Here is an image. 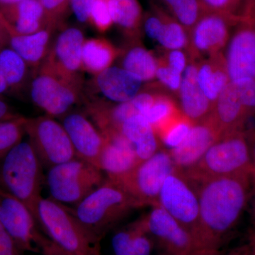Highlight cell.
Instances as JSON below:
<instances>
[{
	"label": "cell",
	"mask_w": 255,
	"mask_h": 255,
	"mask_svg": "<svg viewBox=\"0 0 255 255\" xmlns=\"http://www.w3.org/2000/svg\"><path fill=\"white\" fill-rule=\"evenodd\" d=\"M26 117L20 116L18 118L0 122V162L26 135L25 130Z\"/></svg>",
	"instance_id": "35"
},
{
	"label": "cell",
	"mask_w": 255,
	"mask_h": 255,
	"mask_svg": "<svg viewBox=\"0 0 255 255\" xmlns=\"http://www.w3.org/2000/svg\"><path fill=\"white\" fill-rule=\"evenodd\" d=\"M120 52L106 38L85 39L82 48V70L95 76L112 66Z\"/></svg>",
	"instance_id": "29"
},
{
	"label": "cell",
	"mask_w": 255,
	"mask_h": 255,
	"mask_svg": "<svg viewBox=\"0 0 255 255\" xmlns=\"http://www.w3.org/2000/svg\"><path fill=\"white\" fill-rule=\"evenodd\" d=\"M120 50V67L143 82L155 78L158 60L140 43L139 38L129 40L127 46Z\"/></svg>",
	"instance_id": "27"
},
{
	"label": "cell",
	"mask_w": 255,
	"mask_h": 255,
	"mask_svg": "<svg viewBox=\"0 0 255 255\" xmlns=\"http://www.w3.org/2000/svg\"><path fill=\"white\" fill-rule=\"evenodd\" d=\"M158 206L162 208L194 240L203 251L199 216V201L195 186L179 169L169 174L159 193Z\"/></svg>",
	"instance_id": "8"
},
{
	"label": "cell",
	"mask_w": 255,
	"mask_h": 255,
	"mask_svg": "<svg viewBox=\"0 0 255 255\" xmlns=\"http://www.w3.org/2000/svg\"><path fill=\"white\" fill-rule=\"evenodd\" d=\"M201 1L206 11H216L241 16L237 14L241 0H201Z\"/></svg>",
	"instance_id": "40"
},
{
	"label": "cell",
	"mask_w": 255,
	"mask_h": 255,
	"mask_svg": "<svg viewBox=\"0 0 255 255\" xmlns=\"http://www.w3.org/2000/svg\"><path fill=\"white\" fill-rule=\"evenodd\" d=\"M156 42L166 50L185 49L187 51L189 46V32L164 11L163 23Z\"/></svg>",
	"instance_id": "32"
},
{
	"label": "cell",
	"mask_w": 255,
	"mask_h": 255,
	"mask_svg": "<svg viewBox=\"0 0 255 255\" xmlns=\"http://www.w3.org/2000/svg\"><path fill=\"white\" fill-rule=\"evenodd\" d=\"M83 31L75 26L63 28L52 42L46 59L42 63L60 78L83 87L82 48Z\"/></svg>",
	"instance_id": "14"
},
{
	"label": "cell",
	"mask_w": 255,
	"mask_h": 255,
	"mask_svg": "<svg viewBox=\"0 0 255 255\" xmlns=\"http://www.w3.org/2000/svg\"><path fill=\"white\" fill-rule=\"evenodd\" d=\"M142 218L157 255H202L191 235L160 206Z\"/></svg>",
	"instance_id": "13"
},
{
	"label": "cell",
	"mask_w": 255,
	"mask_h": 255,
	"mask_svg": "<svg viewBox=\"0 0 255 255\" xmlns=\"http://www.w3.org/2000/svg\"><path fill=\"white\" fill-rule=\"evenodd\" d=\"M6 46H9V35L5 26L4 19L0 14V50Z\"/></svg>",
	"instance_id": "45"
},
{
	"label": "cell",
	"mask_w": 255,
	"mask_h": 255,
	"mask_svg": "<svg viewBox=\"0 0 255 255\" xmlns=\"http://www.w3.org/2000/svg\"><path fill=\"white\" fill-rule=\"evenodd\" d=\"M36 218L43 232L63 255H102V240L88 231L63 204L42 197Z\"/></svg>",
	"instance_id": "2"
},
{
	"label": "cell",
	"mask_w": 255,
	"mask_h": 255,
	"mask_svg": "<svg viewBox=\"0 0 255 255\" xmlns=\"http://www.w3.org/2000/svg\"><path fill=\"white\" fill-rule=\"evenodd\" d=\"M0 14L6 29L18 34H32L48 25L40 0H25L17 4L0 6Z\"/></svg>",
	"instance_id": "21"
},
{
	"label": "cell",
	"mask_w": 255,
	"mask_h": 255,
	"mask_svg": "<svg viewBox=\"0 0 255 255\" xmlns=\"http://www.w3.org/2000/svg\"><path fill=\"white\" fill-rule=\"evenodd\" d=\"M192 124L182 112L156 130L159 140L169 150L180 145L190 131Z\"/></svg>",
	"instance_id": "33"
},
{
	"label": "cell",
	"mask_w": 255,
	"mask_h": 255,
	"mask_svg": "<svg viewBox=\"0 0 255 255\" xmlns=\"http://www.w3.org/2000/svg\"><path fill=\"white\" fill-rule=\"evenodd\" d=\"M20 116L15 113L2 97H0V122L18 118Z\"/></svg>",
	"instance_id": "44"
},
{
	"label": "cell",
	"mask_w": 255,
	"mask_h": 255,
	"mask_svg": "<svg viewBox=\"0 0 255 255\" xmlns=\"http://www.w3.org/2000/svg\"><path fill=\"white\" fill-rule=\"evenodd\" d=\"M103 173L94 164L75 157L48 169L47 187L53 200L77 205L103 184Z\"/></svg>",
	"instance_id": "6"
},
{
	"label": "cell",
	"mask_w": 255,
	"mask_h": 255,
	"mask_svg": "<svg viewBox=\"0 0 255 255\" xmlns=\"http://www.w3.org/2000/svg\"><path fill=\"white\" fill-rule=\"evenodd\" d=\"M22 253L0 221V255H21Z\"/></svg>",
	"instance_id": "43"
},
{
	"label": "cell",
	"mask_w": 255,
	"mask_h": 255,
	"mask_svg": "<svg viewBox=\"0 0 255 255\" xmlns=\"http://www.w3.org/2000/svg\"><path fill=\"white\" fill-rule=\"evenodd\" d=\"M182 74L178 95L180 111L191 124L204 122L211 117L213 105L201 90L197 81V62L189 60Z\"/></svg>",
	"instance_id": "20"
},
{
	"label": "cell",
	"mask_w": 255,
	"mask_h": 255,
	"mask_svg": "<svg viewBox=\"0 0 255 255\" xmlns=\"http://www.w3.org/2000/svg\"><path fill=\"white\" fill-rule=\"evenodd\" d=\"M237 90L247 116L255 112V79H245L232 82Z\"/></svg>",
	"instance_id": "38"
},
{
	"label": "cell",
	"mask_w": 255,
	"mask_h": 255,
	"mask_svg": "<svg viewBox=\"0 0 255 255\" xmlns=\"http://www.w3.org/2000/svg\"><path fill=\"white\" fill-rule=\"evenodd\" d=\"M43 167L29 141H21L0 162V188L18 199L37 220Z\"/></svg>",
	"instance_id": "3"
},
{
	"label": "cell",
	"mask_w": 255,
	"mask_h": 255,
	"mask_svg": "<svg viewBox=\"0 0 255 255\" xmlns=\"http://www.w3.org/2000/svg\"><path fill=\"white\" fill-rule=\"evenodd\" d=\"M253 196V227L250 233V243L248 246L255 255V189Z\"/></svg>",
	"instance_id": "46"
},
{
	"label": "cell",
	"mask_w": 255,
	"mask_h": 255,
	"mask_svg": "<svg viewBox=\"0 0 255 255\" xmlns=\"http://www.w3.org/2000/svg\"><path fill=\"white\" fill-rule=\"evenodd\" d=\"M95 0H70L71 7L75 18L83 24L90 23V14Z\"/></svg>",
	"instance_id": "42"
},
{
	"label": "cell",
	"mask_w": 255,
	"mask_h": 255,
	"mask_svg": "<svg viewBox=\"0 0 255 255\" xmlns=\"http://www.w3.org/2000/svg\"><path fill=\"white\" fill-rule=\"evenodd\" d=\"M70 0H40L46 13L47 22L60 27L70 6Z\"/></svg>",
	"instance_id": "39"
},
{
	"label": "cell",
	"mask_w": 255,
	"mask_h": 255,
	"mask_svg": "<svg viewBox=\"0 0 255 255\" xmlns=\"http://www.w3.org/2000/svg\"><path fill=\"white\" fill-rule=\"evenodd\" d=\"M197 62V81L210 102H214L230 82L222 53L210 55Z\"/></svg>",
	"instance_id": "26"
},
{
	"label": "cell",
	"mask_w": 255,
	"mask_h": 255,
	"mask_svg": "<svg viewBox=\"0 0 255 255\" xmlns=\"http://www.w3.org/2000/svg\"><path fill=\"white\" fill-rule=\"evenodd\" d=\"M109 5L114 24L129 40L140 38L144 14L138 0H109Z\"/></svg>",
	"instance_id": "30"
},
{
	"label": "cell",
	"mask_w": 255,
	"mask_h": 255,
	"mask_svg": "<svg viewBox=\"0 0 255 255\" xmlns=\"http://www.w3.org/2000/svg\"><path fill=\"white\" fill-rule=\"evenodd\" d=\"M242 16L206 11L189 31V60L199 61L203 57L221 53L231 38V28Z\"/></svg>",
	"instance_id": "12"
},
{
	"label": "cell",
	"mask_w": 255,
	"mask_h": 255,
	"mask_svg": "<svg viewBox=\"0 0 255 255\" xmlns=\"http://www.w3.org/2000/svg\"><path fill=\"white\" fill-rule=\"evenodd\" d=\"M0 71L6 80L9 93L21 95L28 89L33 71L21 55L9 46L0 50Z\"/></svg>",
	"instance_id": "28"
},
{
	"label": "cell",
	"mask_w": 255,
	"mask_h": 255,
	"mask_svg": "<svg viewBox=\"0 0 255 255\" xmlns=\"http://www.w3.org/2000/svg\"><path fill=\"white\" fill-rule=\"evenodd\" d=\"M153 4L190 31L199 18L206 12L201 0H155Z\"/></svg>",
	"instance_id": "31"
},
{
	"label": "cell",
	"mask_w": 255,
	"mask_h": 255,
	"mask_svg": "<svg viewBox=\"0 0 255 255\" xmlns=\"http://www.w3.org/2000/svg\"><path fill=\"white\" fill-rule=\"evenodd\" d=\"M244 16L251 21L255 29V2L253 0H248Z\"/></svg>",
	"instance_id": "47"
},
{
	"label": "cell",
	"mask_w": 255,
	"mask_h": 255,
	"mask_svg": "<svg viewBox=\"0 0 255 255\" xmlns=\"http://www.w3.org/2000/svg\"><path fill=\"white\" fill-rule=\"evenodd\" d=\"M157 60L158 65L156 70L155 78H157L159 83L165 87L169 91L178 95L182 82V74L177 73L169 67L162 58H160Z\"/></svg>",
	"instance_id": "37"
},
{
	"label": "cell",
	"mask_w": 255,
	"mask_h": 255,
	"mask_svg": "<svg viewBox=\"0 0 255 255\" xmlns=\"http://www.w3.org/2000/svg\"><path fill=\"white\" fill-rule=\"evenodd\" d=\"M141 208L135 199L109 179L71 210L88 231L101 240L134 209Z\"/></svg>",
	"instance_id": "4"
},
{
	"label": "cell",
	"mask_w": 255,
	"mask_h": 255,
	"mask_svg": "<svg viewBox=\"0 0 255 255\" xmlns=\"http://www.w3.org/2000/svg\"><path fill=\"white\" fill-rule=\"evenodd\" d=\"M32 102L53 118L63 117L83 100V87L60 78L42 65L32 76L29 87Z\"/></svg>",
	"instance_id": "10"
},
{
	"label": "cell",
	"mask_w": 255,
	"mask_h": 255,
	"mask_svg": "<svg viewBox=\"0 0 255 255\" xmlns=\"http://www.w3.org/2000/svg\"><path fill=\"white\" fill-rule=\"evenodd\" d=\"M228 42L226 70L230 82L255 79V29L246 16Z\"/></svg>",
	"instance_id": "16"
},
{
	"label": "cell",
	"mask_w": 255,
	"mask_h": 255,
	"mask_svg": "<svg viewBox=\"0 0 255 255\" xmlns=\"http://www.w3.org/2000/svg\"><path fill=\"white\" fill-rule=\"evenodd\" d=\"M253 177H254L255 180V173L253 174Z\"/></svg>",
	"instance_id": "52"
},
{
	"label": "cell",
	"mask_w": 255,
	"mask_h": 255,
	"mask_svg": "<svg viewBox=\"0 0 255 255\" xmlns=\"http://www.w3.org/2000/svg\"><path fill=\"white\" fill-rule=\"evenodd\" d=\"M228 255H255L249 246L241 247L230 253Z\"/></svg>",
	"instance_id": "48"
},
{
	"label": "cell",
	"mask_w": 255,
	"mask_h": 255,
	"mask_svg": "<svg viewBox=\"0 0 255 255\" xmlns=\"http://www.w3.org/2000/svg\"><path fill=\"white\" fill-rule=\"evenodd\" d=\"M176 169L169 151L159 149L122 177L107 179L123 188L141 207H152L158 206L159 193L164 181Z\"/></svg>",
	"instance_id": "9"
},
{
	"label": "cell",
	"mask_w": 255,
	"mask_h": 255,
	"mask_svg": "<svg viewBox=\"0 0 255 255\" xmlns=\"http://www.w3.org/2000/svg\"><path fill=\"white\" fill-rule=\"evenodd\" d=\"M0 221L22 252L63 255L46 235L30 210L0 188Z\"/></svg>",
	"instance_id": "7"
},
{
	"label": "cell",
	"mask_w": 255,
	"mask_h": 255,
	"mask_svg": "<svg viewBox=\"0 0 255 255\" xmlns=\"http://www.w3.org/2000/svg\"><path fill=\"white\" fill-rule=\"evenodd\" d=\"M161 58L169 67L182 75L189 63L187 53L183 50H167Z\"/></svg>",
	"instance_id": "41"
},
{
	"label": "cell",
	"mask_w": 255,
	"mask_h": 255,
	"mask_svg": "<svg viewBox=\"0 0 255 255\" xmlns=\"http://www.w3.org/2000/svg\"><path fill=\"white\" fill-rule=\"evenodd\" d=\"M112 244L115 255H150L155 250L142 217L117 231Z\"/></svg>",
	"instance_id": "24"
},
{
	"label": "cell",
	"mask_w": 255,
	"mask_h": 255,
	"mask_svg": "<svg viewBox=\"0 0 255 255\" xmlns=\"http://www.w3.org/2000/svg\"><path fill=\"white\" fill-rule=\"evenodd\" d=\"M182 172L192 182L213 178L251 177V147L241 130L228 132L220 137L197 163Z\"/></svg>",
	"instance_id": "5"
},
{
	"label": "cell",
	"mask_w": 255,
	"mask_h": 255,
	"mask_svg": "<svg viewBox=\"0 0 255 255\" xmlns=\"http://www.w3.org/2000/svg\"><path fill=\"white\" fill-rule=\"evenodd\" d=\"M249 176L213 178L195 186L204 255L220 249L236 227L250 196Z\"/></svg>",
	"instance_id": "1"
},
{
	"label": "cell",
	"mask_w": 255,
	"mask_h": 255,
	"mask_svg": "<svg viewBox=\"0 0 255 255\" xmlns=\"http://www.w3.org/2000/svg\"><path fill=\"white\" fill-rule=\"evenodd\" d=\"M102 133L105 141L99 161V168L107 174V179L122 177L140 162L133 146L122 132L109 130Z\"/></svg>",
	"instance_id": "18"
},
{
	"label": "cell",
	"mask_w": 255,
	"mask_h": 255,
	"mask_svg": "<svg viewBox=\"0 0 255 255\" xmlns=\"http://www.w3.org/2000/svg\"><path fill=\"white\" fill-rule=\"evenodd\" d=\"M58 26L48 23L32 34H18L7 30L9 46L25 60L33 73L46 59L51 46L52 38Z\"/></svg>",
	"instance_id": "22"
},
{
	"label": "cell",
	"mask_w": 255,
	"mask_h": 255,
	"mask_svg": "<svg viewBox=\"0 0 255 255\" xmlns=\"http://www.w3.org/2000/svg\"><path fill=\"white\" fill-rule=\"evenodd\" d=\"M60 124L75 150L76 157L99 167L105 137L86 114L70 111L60 118Z\"/></svg>",
	"instance_id": "15"
},
{
	"label": "cell",
	"mask_w": 255,
	"mask_h": 255,
	"mask_svg": "<svg viewBox=\"0 0 255 255\" xmlns=\"http://www.w3.org/2000/svg\"><path fill=\"white\" fill-rule=\"evenodd\" d=\"M180 112L170 96L158 92L153 104L142 116L153 127L156 132L157 129Z\"/></svg>",
	"instance_id": "34"
},
{
	"label": "cell",
	"mask_w": 255,
	"mask_h": 255,
	"mask_svg": "<svg viewBox=\"0 0 255 255\" xmlns=\"http://www.w3.org/2000/svg\"><path fill=\"white\" fill-rule=\"evenodd\" d=\"M25 130L43 167L48 169L77 157L68 133L55 118L46 114L26 118Z\"/></svg>",
	"instance_id": "11"
},
{
	"label": "cell",
	"mask_w": 255,
	"mask_h": 255,
	"mask_svg": "<svg viewBox=\"0 0 255 255\" xmlns=\"http://www.w3.org/2000/svg\"><path fill=\"white\" fill-rule=\"evenodd\" d=\"M206 255H221V253H213V254H209Z\"/></svg>",
	"instance_id": "51"
},
{
	"label": "cell",
	"mask_w": 255,
	"mask_h": 255,
	"mask_svg": "<svg viewBox=\"0 0 255 255\" xmlns=\"http://www.w3.org/2000/svg\"><path fill=\"white\" fill-rule=\"evenodd\" d=\"M246 117V110L236 87L230 82L214 102L210 117L222 136L228 132L240 130Z\"/></svg>",
	"instance_id": "23"
},
{
	"label": "cell",
	"mask_w": 255,
	"mask_h": 255,
	"mask_svg": "<svg viewBox=\"0 0 255 255\" xmlns=\"http://www.w3.org/2000/svg\"><path fill=\"white\" fill-rule=\"evenodd\" d=\"M142 82L122 67L111 66L94 76L90 85L106 102L120 104L132 100L141 91Z\"/></svg>",
	"instance_id": "19"
},
{
	"label": "cell",
	"mask_w": 255,
	"mask_h": 255,
	"mask_svg": "<svg viewBox=\"0 0 255 255\" xmlns=\"http://www.w3.org/2000/svg\"><path fill=\"white\" fill-rule=\"evenodd\" d=\"M221 136V132L211 117L204 122L192 124L184 141L169 151L174 165L181 171L191 168Z\"/></svg>",
	"instance_id": "17"
},
{
	"label": "cell",
	"mask_w": 255,
	"mask_h": 255,
	"mask_svg": "<svg viewBox=\"0 0 255 255\" xmlns=\"http://www.w3.org/2000/svg\"><path fill=\"white\" fill-rule=\"evenodd\" d=\"M253 1H255V0H253Z\"/></svg>",
	"instance_id": "53"
},
{
	"label": "cell",
	"mask_w": 255,
	"mask_h": 255,
	"mask_svg": "<svg viewBox=\"0 0 255 255\" xmlns=\"http://www.w3.org/2000/svg\"><path fill=\"white\" fill-rule=\"evenodd\" d=\"M119 132L133 146L140 161L149 158L159 150V138L155 129L141 114L128 119Z\"/></svg>",
	"instance_id": "25"
},
{
	"label": "cell",
	"mask_w": 255,
	"mask_h": 255,
	"mask_svg": "<svg viewBox=\"0 0 255 255\" xmlns=\"http://www.w3.org/2000/svg\"><path fill=\"white\" fill-rule=\"evenodd\" d=\"M9 93V87L6 84V80L0 71V97H2L3 95ZM3 98V97H2Z\"/></svg>",
	"instance_id": "49"
},
{
	"label": "cell",
	"mask_w": 255,
	"mask_h": 255,
	"mask_svg": "<svg viewBox=\"0 0 255 255\" xmlns=\"http://www.w3.org/2000/svg\"><path fill=\"white\" fill-rule=\"evenodd\" d=\"M90 23L100 33H105L114 24L109 0H95L90 14Z\"/></svg>",
	"instance_id": "36"
},
{
	"label": "cell",
	"mask_w": 255,
	"mask_h": 255,
	"mask_svg": "<svg viewBox=\"0 0 255 255\" xmlns=\"http://www.w3.org/2000/svg\"><path fill=\"white\" fill-rule=\"evenodd\" d=\"M25 0H0V6H9V5L17 4Z\"/></svg>",
	"instance_id": "50"
}]
</instances>
